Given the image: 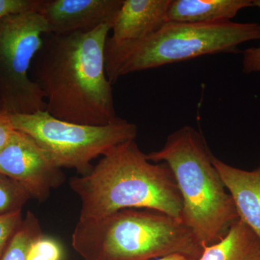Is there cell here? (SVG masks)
<instances>
[{
	"instance_id": "obj_3",
	"label": "cell",
	"mask_w": 260,
	"mask_h": 260,
	"mask_svg": "<svg viewBox=\"0 0 260 260\" xmlns=\"http://www.w3.org/2000/svg\"><path fill=\"white\" fill-rule=\"evenodd\" d=\"M214 156L204 136L189 125L173 132L160 150L146 154L150 162H165L172 171L182 199V221L203 248L223 239L239 219Z\"/></svg>"
},
{
	"instance_id": "obj_19",
	"label": "cell",
	"mask_w": 260,
	"mask_h": 260,
	"mask_svg": "<svg viewBox=\"0 0 260 260\" xmlns=\"http://www.w3.org/2000/svg\"><path fill=\"white\" fill-rule=\"evenodd\" d=\"M253 5L260 9V0H253ZM242 72L244 74L260 73V46L243 51Z\"/></svg>"
},
{
	"instance_id": "obj_10",
	"label": "cell",
	"mask_w": 260,
	"mask_h": 260,
	"mask_svg": "<svg viewBox=\"0 0 260 260\" xmlns=\"http://www.w3.org/2000/svg\"><path fill=\"white\" fill-rule=\"evenodd\" d=\"M123 0H41L37 12L48 34L88 32L103 25L112 27Z\"/></svg>"
},
{
	"instance_id": "obj_8",
	"label": "cell",
	"mask_w": 260,
	"mask_h": 260,
	"mask_svg": "<svg viewBox=\"0 0 260 260\" xmlns=\"http://www.w3.org/2000/svg\"><path fill=\"white\" fill-rule=\"evenodd\" d=\"M170 0H123L106 42V72L112 85L121 64L135 48L167 23Z\"/></svg>"
},
{
	"instance_id": "obj_15",
	"label": "cell",
	"mask_w": 260,
	"mask_h": 260,
	"mask_svg": "<svg viewBox=\"0 0 260 260\" xmlns=\"http://www.w3.org/2000/svg\"><path fill=\"white\" fill-rule=\"evenodd\" d=\"M30 198L18 183L0 174V215L23 210Z\"/></svg>"
},
{
	"instance_id": "obj_2",
	"label": "cell",
	"mask_w": 260,
	"mask_h": 260,
	"mask_svg": "<svg viewBox=\"0 0 260 260\" xmlns=\"http://www.w3.org/2000/svg\"><path fill=\"white\" fill-rule=\"evenodd\" d=\"M70 186L81 202L79 220L136 208L182 220V199L172 171L165 162L148 160L135 140L113 148Z\"/></svg>"
},
{
	"instance_id": "obj_23",
	"label": "cell",
	"mask_w": 260,
	"mask_h": 260,
	"mask_svg": "<svg viewBox=\"0 0 260 260\" xmlns=\"http://www.w3.org/2000/svg\"><path fill=\"white\" fill-rule=\"evenodd\" d=\"M259 168H260V167H259Z\"/></svg>"
},
{
	"instance_id": "obj_9",
	"label": "cell",
	"mask_w": 260,
	"mask_h": 260,
	"mask_svg": "<svg viewBox=\"0 0 260 260\" xmlns=\"http://www.w3.org/2000/svg\"><path fill=\"white\" fill-rule=\"evenodd\" d=\"M0 174L18 183L30 198L47 200L64 182V174L28 135L14 129L0 153Z\"/></svg>"
},
{
	"instance_id": "obj_16",
	"label": "cell",
	"mask_w": 260,
	"mask_h": 260,
	"mask_svg": "<svg viewBox=\"0 0 260 260\" xmlns=\"http://www.w3.org/2000/svg\"><path fill=\"white\" fill-rule=\"evenodd\" d=\"M63 249L54 238L44 234L36 238L27 253L26 260H62Z\"/></svg>"
},
{
	"instance_id": "obj_12",
	"label": "cell",
	"mask_w": 260,
	"mask_h": 260,
	"mask_svg": "<svg viewBox=\"0 0 260 260\" xmlns=\"http://www.w3.org/2000/svg\"><path fill=\"white\" fill-rule=\"evenodd\" d=\"M251 7L253 0H170L167 20L178 23L232 20L241 10Z\"/></svg>"
},
{
	"instance_id": "obj_11",
	"label": "cell",
	"mask_w": 260,
	"mask_h": 260,
	"mask_svg": "<svg viewBox=\"0 0 260 260\" xmlns=\"http://www.w3.org/2000/svg\"><path fill=\"white\" fill-rule=\"evenodd\" d=\"M213 164L229 191L238 215L260 239V168L245 171L214 156Z\"/></svg>"
},
{
	"instance_id": "obj_21",
	"label": "cell",
	"mask_w": 260,
	"mask_h": 260,
	"mask_svg": "<svg viewBox=\"0 0 260 260\" xmlns=\"http://www.w3.org/2000/svg\"><path fill=\"white\" fill-rule=\"evenodd\" d=\"M151 260H198V259L191 257V256L184 255V254H175Z\"/></svg>"
},
{
	"instance_id": "obj_5",
	"label": "cell",
	"mask_w": 260,
	"mask_h": 260,
	"mask_svg": "<svg viewBox=\"0 0 260 260\" xmlns=\"http://www.w3.org/2000/svg\"><path fill=\"white\" fill-rule=\"evenodd\" d=\"M260 40V24L232 20L208 23L167 22L126 56L119 78L216 54H237L239 46Z\"/></svg>"
},
{
	"instance_id": "obj_20",
	"label": "cell",
	"mask_w": 260,
	"mask_h": 260,
	"mask_svg": "<svg viewBox=\"0 0 260 260\" xmlns=\"http://www.w3.org/2000/svg\"><path fill=\"white\" fill-rule=\"evenodd\" d=\"M14 129L10 114H7L3 111L0 112V153L8 143L10 135Z\"/></svg>"
},
{
	"instance_id": "obj_17",
	"label": "cell",
	"mask_w": 260,
	"mask_h": 260,
	"mask_svg": "<svg viewBox=\"0 0 260 260\" xmlns=\"http://www.w3.org/2000/svg\"><path fill=\"white\" fill-rule=\"evenodd\" d=\"M23 210L0 215V259L23 220Z\"/></svg>"
},
{
	"instance_id": "obj_22",
	"label": "cell",
	"mask_w": 260,
	"mask_h": 260,
	"mask_svg": "<svg viewBox=\"0 0 260 260\" xmlns=\"http://www.w3.org/2000/svg\"><path fill=\"white\" fill-rule=\"evenodd\" d=\"M3 110V104H2L1 99H0V112H2Z\"/></svg>"
},
{
	"instance_id": "obj_6",
	"label": "cell",
	"mask_w": 260,
	"mask_h": 260,
	"mask_svg": "<svg viewBox=\"0 0 260 260\" xmlns=\"http://www.w3.org/2000/svg\"><path fill=\"white\" fill-rule=\"evenodd\" d=\"M10 118L14 129L35 140L56 167L74 169L81 176L92 170L93 159L138 135L136 124L120 117L101 126L60 120L46 111Z\"/></svg>"
},
{
	"instance_id": "obj_7",
	"label": "cell",
	"mask_w": 260,
	"mask_h": 260,
	"mask_svg": "<svg viewBox=\"0 0 260 260\" xmlns=\"http://www.w3.org/2000/svg\"><path fill=\"white\" fill-rule=\"evenodd\" d=\"M47 34L37 10L10 15L0 23V99L7 114L45 111L44 93L29 69Z\"/></svg>"
},
{
	"instance_id": "obj_4",
	"label": "cell",
	"mask_w": 260,
	"mask_h": 260,
	"mask_svg": "<svg viewBox=\"0 0 260 260\" xmlns=\"http://www.w3.org/2000/svg\"><path fill=\"white\" fill-rule=\"evenodd\" d=\"M72 245L85 260H151L175 254L198 259L203 251L182 220L149 210L79 220Z\"/></svg>"
},
{
	"instance_id": "obj_1",
	"label": "cell",
	"mask_w": 260,
	"mask_h": 260,
	"mask_svg": "<svg viewBox=\"0 0 260 260\" xmlns=\"http://www.w3.org/2000/svg\"><path fill=\"white\" fill-rule=\"evenodd\" d=\"M111 29L106 24L88 32L44 35L32 80L42 89L50 115L86 125L117 119L104 54Z\"/></svg>"
},
{
	"instance_id": "obj_18",
	"label": "cell",
	"mask_w": 260,
	"mask_h": 260,
	"mask_svg": "<svg viewBox=\"0 0 260 260\" xmlns=\"http://www.w3.org/2000/svg\"><path fill=\"white\" fill-rule=\"evenodd\" d=\"M41 0H0V23L10 15L38 10Z\"/></svg>"
},
{
	"instance_id": "obj_13",
	"label": "cell",
	"mask_w": 260,
	"mask_h": 260,
	"mask_svg": "<svg viewBox=\"0 0 260 260\" xmlns=\"http://www.w3.org/2000/svg\"><path fill=\"white\" fill-rule=\"evenodd\" d=\"M198 260H260V239L240 219L223 239L203 248Z\"/></svg>"
},
{
	"instance_id": "obj_14",
	"label": "cell",
	"mask_w": 260,
	"mask_h": 260,
	"mask_svg": "<svg viewBox=\"0 0 260 260\" xmlns=\"http://www.w3.org/2000/svg\"><path fill=\"white\" fill-rule=\"evenodd\" d=\"M42 234L39 219L32 212H27L0 260H26L32 241Z\"/></svg>"
}]
</instances>
